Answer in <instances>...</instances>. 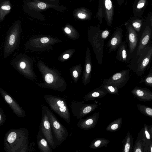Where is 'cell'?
Segmentation results:
<instances>
[{
	"mask_svg": "<svg viewBox=\"0 0 152 152\" xmlns=\"http://www.w3.org/2000/svg\"><path fill=\"white\" fill-rule=\"evenodd\" d=\"M101 141L100 140H97L94 143V145L96 147L99 146L101 144Z\"/></svg>",
	"mask_w": 152,
	"mask_h": 152,
	"instance_id": "obj_38",
	"label": "cell"
},
{
	"mask_svg": "<svg viewBox=\"0 0 152 152\" xmlns=\"http://www.w3.org/2000/svg\"><path fill=\"white\" fill-rule=\"evenodd\" d=\"M134 138L130 133L127 135L126 141L125 145L124 151L125 152L132 151Z\"/></svg>",
	"mask_w": 152,
	"mask_h": 152,
	"instance_id": "obj_20",
	"label": "cell"
},
{
	"mask_svg": "<svg viewBox=\"0 0 152 152\" xmlns=\"http://www.w3.org/2000/svg\"><path fill=\"white\" fill-rule=\"evenodd\" d=\"M134 96L141 101H152V91L145 88L136 86L131 91Z\"/></svg>",
	"mask_w": 152,
	"mask_h": 152,
	"instance_id": "obj_11",
	"label": "cell"
},
{
	"mask_svg": "<svg viewBox=\"0 0 152 152\" xmlns=\"http://www.w3.org/2000/svg\"><path fill=\"white\" fill-rule=\"evenodd\" d=\"M11 9L10 0H5L1 2L0 8V21L4 19L5 16L9 13Z\"/></svg>",
	"mask_w": 152,
	"mask_h": 152,
	"instance_id": "obj_17",
	"label": "cell"
},
{
	"mask_svg": "<svg viewBox=\"0 0 152 152\" xmlns=\"http://www.w3.org/2000/svg\"><path fill=\"white\" fill-rule=\"evenodd\" d=\"M104 13L102 6V0H99L98 6L96 13V18L98 19L99 22L101 23L103 18H104Z\"/></svg>",
	"mask_w": 152,
	"mask_h": 152,
	"instance_id": "obj_21",
	"label": "cell"
},
{
	"mask_svg": "<svg viewBox=\"0 0 152 152\" xmlns=\"http://www.w3.org/2000/svg\"><path fill=\"white\" fill-rule=\"evenodd\" d=\"M142 22L141 19L135 16L128 21L137 33L140 32L142 24Z\"/></svg>",
	"mask_w": 152,
	"mask_h": 152,
	"instance_id": "obj_18",
	"label": "cell"
},
{
	"mask_svg": "<svg viewBox=\"0 0 152 152\" xmlns=\"http://www.w3.org/2000/svg\"><path fill=\"white\" fill-rule=\"evenodd\" d=\"M93 122V120L91 119H88L86 122V124L88 125L92 124Z\"/></svg>",
	"mask_w": 152,
	"mask_h": 152,
	"instance_id": "obj_37",
	"label": "cell"
},
{
	"mask_svg": "<svg viewBox=\"0 0 152 152\" xmlns=\"http://www.w3.org/2000/svg\"><path fill=\"white\" fill-rule=\"evenodd\" d=\"M88 0L89 1H93L94 0Z\"/></svg>",
	"mask_w": 152,
	"mask_h": 152,
	"instance_id": "obj_45",
	"label": "cell"
},
{
	"mask_svg": "<svg viewBox=\"0 0 152 152\" xmlns=\"http://www.w3.org/2000/svg\"><path fill=\"white\" fill-rule=\"evenodd\" d=\"M144 83L146 86L152 88V68L147 75L139 82V83Z\"/></svg>",
	"mask_w": 152,
	"mask_h": 152,
	"instance_id": "obj_22",
	"label": "cell"
},
{
	"mask_svg": "<svg viewBox=\"0 0 152 152\" xmlns=\"http://www.w3.org/2000/svg\"><path fill=\"white\" fill-rule=\"evenodd\" d=\"M86 69L87 73L89 74L91 71V66L89 64H88L86 66Z\"/></svg>",
	"mask_w": 152,
	"mask_h": 152,
	"instance_id": "obj_34",
	"label": "cell"
},
{
	"mask_svg": "<svg viewBox=\"0 0 152 152\" xmlns=\"http://www.w3.org/2000/svg\"><path fill=\"white\" fill-rule=\"evenodd\" d=\"M4 145L6 152L28 151L30 145L27 129L21 128L9 130L5 135Z\"/></svg>",
	"mask_w": 152,
	"mask_h": 152,
	"instance_id": "obj_1",
	"label": "cell"
},
{
	"mask_svg": "<svg viewBox=\"0 0 152 152\" xmlns=\"http://www.w3.org/2000/svg\"><path fill=\"white\" fill-rule=\"evenodd\" d=\"M108 88L111 92H113L115 91V90L114 88L112 86H108Z\"/></svg>",
	"mask_w": 152,
	"mask_h": 152,
	"instance_id": "obj_41",
	"label": "cell"
},
{
	"mask_svg": "<svg viewBox=\"0 0 152 152\" xmlns=\"http://www.w3.org/2000/svg\"><path fill=\"white\" fill-rule=\"evenodd\" d=\"M51 1H59V0H48Z\"/></svg>",
	"mask_w": 152,
	"mask_h": 152,
	"instance_id": "obj_44",
	"label": "cell"
},
{
	"mask_svg": "<svg viewBox=\"0 0 152 152\" xmlns=\"http://www.w3.org/2000/svg\"><path fill=\"white\" fill-rule=\"evenodd\" d=\"M143 152H152V139L146 142Z\"/></svg>",
	"mask_w": 152,
	"mask_h": 152,
	"instance_id": "obj_25",
	"label": "cell"
},
{
	"mask_svg": "<svg viewBox=\"0 0 152 152\" xmlns=\"http://www.w3.org/2000/svg\"><path fill=\"white\" fill-rule=\"evenodd\" d=\"M20 26L19 23L13 25L7 36L4 50V56L7 57L15 50L18 44L20 33Z\"/></svg>",
	"mask_w": 152,
	"mask_h": 152,
	"instance_id": "obj_5",
	"label": "cell"
},
{
	"mask_svg": "<svg viewBox=\"0 0 152 152\" xmlns=\"http://www.w3.org/2000/svg\"><path fill=\"white\" fill-rule=\"evenodd\" d=\"M73 14L75 19L83 20H90L92 16V13L90 11L83 7L75 9L73 10Z\"/></svg>",
	"mask_w": 152,
	"mask_h": 152,
	"instance_id": "obj_15",
	"label": "cell"
},
{
	"mask_svg": "<svg viewBox=\"0 0 152 152\" xmlns=\"http://www.w3.org/2000/svg\"><path fill=\"white\" fill-rule=\"evenodd\" d=\"M148 4V0H135L132 4L133 13L134 16L142 18Z\"/></svg>",
	"mask_w": 152,
	"mask_h": 152,
	"instance_id": "obj_13",
	"label": "cell"
},
{
	"mask_svg": "<svg viewBox=\"0 0 152 152\" xmlns=\"http://www.w3.org/2000/svg\"><path fill=\"white\" fill-rule=\"evenodd\" d=\"M118 39L115 37L113 38L111 40V43L113 45H115L117 43Z\"/></svg>",
	"mask_w": 152,
	"mask_h": 152,
	"instance_id": "obj_33",
	"label": "cell"
},
{
	"mask_svg": "<svg viewBox=\"0 0 152 152\" xmlns=\"http://www.w3.org/2000/svg\"><path fill=\"white\" fill-rule=\"evenodd\" d=\"M6 117L1 107H0V126L3 125L5 122Z\"/></svg>",
	"mask_w": 152,
	"mask_h": 152,
	"instance_id": "obj_26",
	"label": "cell"
},
{
	"mask_svg": "<svg viewBox=\"0 0 152 152\" xmlns=\"http://www.w3.org/2000/svg\"><path fill=\"white\" fill-rule=\"evenodd\" d=\"M127 70H126L123 74L121 73H118L114 75L113 77V79L114 80H117L120 79L121 78L123 77V75L125 73Z\"/></svg>",
	"mask_w": 152,
	"mask_h": 152,
	"instance_id": "obj_29",
	"label": "cell"
},
{
	"mask_svg": "<svg viewBox=\"0 0 152 152\" xmlns=\"http://www.w3.org/2000/svg\"><path fill=\"white\" fill-rule=\"evenodd\" d=\"M42 118L39 125V131L42 133L46 139L53 149L56 147V144L53 137L51 127L49 118L47 114L45 105L42 106Z\"/></svg>",
	"mask_w": 152,
	"mask_h": 152,
	"instance_id": "obj_3",
	"label": "cell"
},
{
	"mask_svg": "<svg viewBox=\"0 0 152 152\" xmlns=\"http://www.w3.org/2000/svg\"><path fill=\"white\" fill-rule=\"evenodd\" d=\"M27 4L29 8L36 11L45 10L49 8H52L61 12L66 9L63 6L48 4L38 0L29 2L27 3Z\"/></svg>",
	"mask_w": 152,
	"mask_h": 152,
	"instance_id": "obj_10",
	"label": "cell"
},
{
	"mask_svg": "<svg viewBox=\"0 0 152 152\" xmlns=\"http://www.w3.org/2000/svg\"><path fill=\"white\" fill-rule=\"evenodd\" d=\"M64 32L67 34H69L71 32V30L70 28V26H69L68 25L67 26L64 28Z\"/></svg>",
	"mask_w": 152,
	"mask_h": 152,
	"instance_id": "obj_30",
	"label": "cell"
},
{
	"mask_svg": "<svg viewBox=\"0 0 152 152\" xmlns=\"http://www.w3.org/2000/svg\"><path fill=\"white\" fill-rule=\"evenodd\" d=\"M141 131L145 142L147 141L152 139V136L150 134L148 126L145 124Z\"/></svg>",
	"mask_w": 152,
	"mask_h": 152,
	"instance_id": "obj_23",
	"label": "cell"
},
{
	"mask_svg": "<svg viewBox=\"0 0 152 152\" xmlns=\"http://www.w3.org/2000/svg\"><path fill=\"white\" fill-rule=\"evenodd\" d=\"M73 75L75 77H77L78 76V73L76 70H74L73 72Z\"/></svg>",
	"mask_w": 152,
	"mask_h": 152,
	"instance_id": "obj_39",
	"label": "cell"
},
{
	"mask_svg": "<svg viewBox=\"0 0 152 152\" xmlns=\"http://www.w3.org/2000/svg\"><path fill=\"white\" fill-rule=\"evenodd\" d=\"M126 46L124 45V48H122L121 51V55L122 59L124 61H126L127 59V54L126 50Z\"/></svg>",
	"mask_w": 152,
	"mask_h": 152,
	"instance_id": "obj_28",
	"label": "cell"
},
{
	"mask_svg": "<svg viewBox=\"0 0 152 152\" xmlns=\"http://www.w3.org/2000/svg\"><path fill=\"white\" fill-rule=\"evenodd\" d=\"M28 63H27L26 61L22 60L20 61L19 63V69L22 71V72H25L26 70H28L29 67Z\"/></svg>",
	"mask_w": 152,
	"mask_h": 152,
	"instance_id": "obj_24",
	"label": "cell"
},
{
	"mask_svg": "<svg viewBox=\"0 0 152 152\" xmlns=\"http://www.w3.org/2000/svg\"><path fill=\"white\" fill-rule=\"evenodd\" d=\"M92 95L93 97H97L99 95V94L98 92H95L92 94Z\"/></svg>",
	"mask_w": 152,
	"mask_h": 152,
	"instance_id": "obj_40",
	"label": "cell"
},
{
	"mask_svg": "<svg viewBox=\"0 0 152 152\" xmlns=\"http://www.w3.org/2000/svg\"><path fill=\"white\" fill-rule=\"evenodd\" d=\"M118 125L116 124H113L111 126V128L113 130H115L118 128Z\"/></svg>",
	"mask_w": 152,
	"mask_h": 152,
	"instance_id": "obj_36",
	"label": "cell"
},
{
	"mask_svg": "<svg viewBox=\"0 0 152 152\" xmlns=\"http://www.w3.org/2000/svg\"><path fill=\"white\" fill-rule=\"evenodd\" d=\"M45 101L50 108L60 117L65 119L67 108L64 102L59 97L50 94L44 96Z\"/></svg>",
	"mask_w": 152,
	"mask_h": 152,
	"instance_id": "obj_4",
	"label": "cell"
},
{
	"mask_svg": "<svg viewBox=\"0 0 152 152\" xmlns=\"http://www.w3.org/2000/svg\"><path fill=\"white\" fill-rule=\"evenodd\" d=\"M69 57V55L68 54H64L63 56V58L65 59H66L68 58Z\"/></svg>",
	"mask_w": 152,
	"mask_h": 152,
	"instance_id": "obj_42",
	"label": "cell"
},
{
	"mask_svg": "<svg viewBox=\"0 0 152 152\" xmlns=\"http://www.w3.org/2000/svg\"><path fill=\"white\" fill-rule=\"evenodd\" d=\"M145 141L141 130L138 134L137 138L133 146V152H143Z\"/></svg>",
	"mask_w": 152,
	"mask_h": 152,
	"instance_id": "obj_16",
	"label": "cell"
},
{
	"mask_svg": "<svg viewBox=\"0 0 152 152\" xmlns=\"http://www.w3.org/2000/svg\"><path fill=\"white\" fill-rule=\"evenodd\" d=\"M45 107L53 130L55 143L57 145H59L64 137V129L51 110L45 105Z\"/></svg>",
	"mask_w": 152,
	"mask_h": 152,
	"instance_id": "obj_6",
	"label": "cell"
},
{
	"mask_svg": "<svg viewBox=\"0 0 152 152\" xmlns=\"http://www.w3.org/2000/svg\"><path fill=\"white\" fill-rule=\"evenodd\" d=\"M0 93L5 102L16 115L20 118H24L26 116L24 110L10 95L1 88H0Z\"/></svg>",
	"mask_w": 152,
	"mask_h": 152,
	"instance_id": "obj_8",
	"label": "cell"
},
{
	"mask_svg": "<svg viewBox=\"0 0 152 152\" xmlns=\"http://www.w3.org/2000/svg\"><path fill=\"white\" fill-rule=\"evenodd\" d=\"M146 21L152 30V12H149L147 15Z\"/></svg>",
	"mask_w": 152,
	"mask_h": 152,
	"instance_id": "obj_27",
	"label": "cell"
},
{
	"mask_svg": "<svg viewBox=\"0 0 152 152\" xmlns=\"http://www.w3.org/2000/svg\"><path fill=\"white\" fill-rule=\"evenodd\" d=\"M91 107L87 106L83 109V112L85 114H87L90 112L91 111Z\"/></svg>",
	"mask_w": 152,
	"mask_h": 152,
	"instance_id": "obj_31",
	"label": "cell"
},
{
	"mask_svg": "<svg viewBox=\"0 0 152 152\" xmlns=\"http://www.w3.org/2000/svg\"><path fill=\"white\" fill-rule=\"evenodd\" d=\"M109 34L108 31L106 30L103 31L102 34V37L104 39L106 38L108 36Z\"/></svg>",
	"mask_w": 152,
	"mask_h": 152,
	"instance_id": "obj_32",
	"label": "cell"
},
{
	"mask_svg": "<svg viewBox=\"0 0 152 152\" xmlns=\"http://www.w3.org/2000/svg\"><path fill=\"white\" fill-rule=\"evenodd\" d=\"M152 39V30L150 27L147 25L142 33L135 54L133 57L140 55L151 42Z\"/></svg>",
	"mask_w": 152,
	"mask_h": 152,
	"instance_id": "obj_9",
	"label": "cell"
},
{
	"mask_svg": "<svg viewBox=\"0 0 152 152\" xmlns=\"http://www.w3.org/2000/svg\"><path fill=\"white\" fill-rule=\"evenodd\" d=\"M104 18L108 25L112 23L114 16V9L111 0H102Z\"/></svg>",
	"mask_w": 152,
	"mask_h": 152,
	"instance_id": "obj_12",
	"label": "cell"
},
{
	"mask_svg": "<svg viewBox=\"0 0 152 152\" xmlns=\"http://www.w3.org/2000/svg\"><path fill=\"white\" fill-rule=\"evenodd\" d=\"M119 7L122 6L126 0H116Z\"/></svg>",
	"mask_w": 152,
	"mask_h": 152,
	"instance_id": "obj_35",
	"label": "cell"
},
{
	"mask_svg": "<svg viewBox=\"0 0 152 152\" xmlns=\"http://www.w3.org/2000/svg\"><path fill=\"white\" fill-rule=\"evenodd\" d=\"M38 148L41 152H53L52 148L42 133L39 130L37 136Z\"/></svg>",
	"mask_w": 152,
	"mask_h": 152,
	"instance_id": "obj_14",
	"label": "cell"
},
{
	"mask_svg": "<svg viewBox=\"0 0 152 152\" xmlns=\"http://www.w3.org/2000/svg\"><path fill=\"white\" fill-rule=\"evenodd\" d=\"M152 60V42H151L138 56L133 57L129 65L138 76L142 75Z\"/></svg>",
	"mask_w": 152,
	"mask_h": 152,
	"instance_id": "obj_2",
	"label": "cell"
},
{
	"mask_svg": "<svg viewBox=\"0 0 152 152\" xmlns=\"http://www.w3.org/2000/svg\"><path fill=\"white\" fill-rule=\"evenodd\" d=\"M125 25L127 31L128 40L129 47V53L132 59L135 56L139 41L138 33L128 22Z\"/></svg>",
	"mask_w": 152,
	"mask_h": 152,
	"instance_id": "obj_7",
	"label": "cell"
},
{
	"mask_svg": "<svg viewBox=\"0 0 152 152\" xmlns=\"http://www.w3.org/2000/svg\"><path fill=\"white\" fill-rule=\"evenodd\" d=\"M137 107L139 111L144 115L152 118V108L146 105L138 104Z\"/></svg>",
	"mask_w": 152,
	"mask_h": 152,
	"instance_id": "obj_19",
	"label": "cell"
},
{
	"mask_svg": "<svg viewBox=\"0 0 152 152\" xmlns=\"http://www.w3.org/2000/svg\"><path fill=\"white\" fill-rule=\"evenodd\" d=\"M149 129L150 132V134L151 136H152V125H151L149 126Z\"/></svg>",
	"mask_w": 152,
	"mask_h": 152,
	"instance_id": "obj_43",
	"label": "cell"
}]
</instances>
